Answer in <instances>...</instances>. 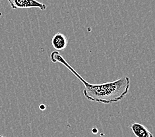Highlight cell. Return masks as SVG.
Wrapping results in <instances>:
<instances>
[{"mask_svg": "<svg viewBox=\"0 0 155 137\" xmlns=\"http://www.w3.org/2000/svg\"><path fill=\"white\" fill-rule=\"evenodd\" d=\"M51 45L58 51L64 50L68 45V39L64 34L58 32L53 36Z\"/></svg>", "mask_w": 155, "mask_h": 137, "instance_id": "obj_3", "label": "cell"}, {"mask_svg": "<svg viewBox=\"0 0 155 137\" xmlns=\"http://www.w3.org/2000/svg\"><path fill=\"white\" fill-rule=\"evenodd\" d=\"M0 137H6L5 136H3V135H0Z\"/></svg>", "mask_w": 155, "mask_h": 137, "instance_id": "obj_5", "label": "cell"}, {"mask_svg": "<svg viewBox=\"0 0 155 137\" xmlns=\"http://www.w3.org/2000/svg\"><path fill=\"white\" fill-rule=\"evenodd\" d=\"M9 5L13 9H28L37 7L41 11H44L47 6L43 3L38 2L37 0H7Z\"/></svg>", "mask_w": 155, "mask_h": 137, "instance_id": "obj_2", "label": "cell"}, {"mask_svg": "<svg viewBox=\"0 0 155 137\" xmlns=\"http://www.w3.org/2000/svg\"><path fill=\"white\" fill-rule=\"evenodd\" d=\"M50 60L53 63H60L66 67L77 79L82 82L84 86L83 94L88 100L110 104L120 102L128 93L130 88V79L128 77L120 78L111 82L99 84L89 83L81 77L58 51L50 54Z\"/></svg>", "mask_w": 155, "mask_h": 137, "instance_id": "obj_1", "label": "cell"}, {"mask_svg": "<svg viewBox=\"0 0 155 137\" xmlns=\"http://www.w3.org/2000/svg\"><path fill=\"white\" fill-rule=\"evenodd\" d=\"M132 132L137 137H154L153 133L145 126L139 123H134L131 126Z\"/></svg>", "mask_w": 155, "mask_h": 137, "instance_id": "obj_4", "label": "cell"}]
</instances>
